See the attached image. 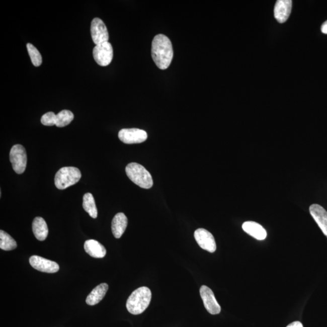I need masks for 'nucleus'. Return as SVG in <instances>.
Here are the masks:
<instances>
[{
	"instance_id": "6ab92c4d",
	"label": "nucleus",
	"mask_w": 327,
	"mask_h": 327,
	"mask_svg": "<svg viewBox=\"0 0 327 327\" xmlns=\"http://www.w3.org/2000/svg\"><path fill=\"white\" fill-rule=\"evenodd\" d=\"M83 209L92 218H97L98 216V210L95 204V201L93 195L91 193H87L83 196Z\"/></svg>"
},
{
	"instance_id": "f03ea898",
	"label": "nucleus",
	"mask_w": 327,
	"mask_h": 327,
	"mask_svg": "<svg viewBox=\"0 0 327 327\" xmlns=\"http://www.w3.org/2000/svg\"><path fill=\"white\" fill-rule=\"evenodd\" d=\"M151 299V291L148 287L138 288L131 294L126 303L128 311L134 315L140 314L146 310Z\"/></svg>"
},
{
	"instance_id": "4468645a",
	"label": "nucleus",
	"mask_w": 327,
	"mask_h": 327,
	"mask_svg": "<svg viewBox=\"0 0 327 327\" xmlns=\"http://www.w3.org/2000/svg\"><path fill=\"white\" fill-rule=\"evenodd\" d=\"M242 229L254 238L262 240L266 238L267 231L260 224L254 221H247L242 224Z\"/></svg>"
},
{
	"instance_id": "9d476101",
	"label": "nucleus",
	"mask_w": 327,
	"mask_h": 327,
	"mask_svg": "<svg viewBox=\"0 0 327 327\" xmlns=\"http://www.w3.org/2000/svg\"><path fill=\"white\" fill-rule=\"evenodd\" d=\"M200 295L204 307L209 313L218 314L221 312V308L217 302L213 291L209 287L203 285L200 288Z\"/></svg>"
},
{
	"instance_id": "7ed1b4c3",
	"label": "nucleus",
	"mask_w": 327,
	"mask_h": 327,
	"mask_svg": "<svg viewBox=\"0 0 327 327\" xmlns=\"http://www.w3.org/2000/svg\"><path fill=\"white\" fill-rule=\"evenodd\" d=\"M128 178L141 188L148 189L153 185L152 177L143 166L138 163L129 164L126 168Z\"/></svg>"
},
{
	"instance_id": "1a4fd4ad",
	"label": "nucleus",
	"mask_w": 327,
	"mask_h": 327,
	"mask_svg": "<svg viewBox=\"0 0 327 327\" xmlns=\"http://www.w3.org/2000/svg\"><path fill=\"white\" fill-rule=\"evenodd\" d=\"M196 241L201 249L210 253H214L216 250L215 239L213 234L204 228H198L195 231Z\"/></svg>"
},
{
	"instance_id": "0eeeda50",
	"label": "nucleus",
	"mask_w": 327,
	"mask_h": 327,
	"mask_svg": "<svg viewBox=\"0 0 327 327\" xmlns=\"http://www.w3.org/2000/svg\"><path fill=\"white\" fill-rule=\"evenodd\" d=\"M118 138L125 144H139L146 140L147 133L143 130L136 128L123 129L119 132Z\"/></svg>"
},
{
	"instance_id": "423d86ee",
	"label": "nucleus",
	"mask_w": 327,
	"mask_h": 327,
	"mask_svg": "<svg viewBox=\"0 0 327 327\" xmlns=\"http://www.w3.org/2000/svg\"><path fill=\"white\" fill-rule=\"evenodd\" d=\"M93 56L95 61L101 66H108L111 63L114 57V50L112 44L106 42L96 45L93 50Z\"/></svg>"
},
{
	"instance_id": "6e6552de",
	"label": "nucleus",
	"mask_w": 327,
	"mask_h": 327,
	"mask_svg": "<svg viewBox=\"0 0 327 327\" xmlns=\"http://www.w3.org/2000/svg\"><path fill=\"white\" fill-rule=\"evenodd\" d=\"M91 32L92 40L98 44L108 42L109 35L105 23L99 18H95L91 23Z\"/></svg>"
},
{
	"instance_id": "dca6fc26",
	"label": "nucleus",
	"mask_w": 327,
	"mask_h": 327,
	"mask_svg": "<svg viewBox=\"0 0 327 327\" xmlns=\"http://www.w3.org/2000/svg\"><path fill=\"white\" fill-rule=\"evenodd\" d=\"M84 248L88 254L95 258H103L106 255V250L105 247L96 240H86Z\"/></svg>"
},
{
	"instance_id": "393cba45",
	"label": "nucleus",
	"mask_w": 327,
	"mask_h": 327,
	"mask_svg": "<svg viewBox=\"0 0 327 327\" xmlns=\"http://www.w3.org/2000/svg\"><path fill=\"white\" fill-rule=\"evenodd\" d=\"M321 31H322L323 34H327V21L324 22L322 26H321Z\"/></svg>"
},
{
	"instance_id": "2eb2a0df",
	"label": "nucleus",
	"mask_w": 327,
	"mask_h": 327,
	"mask_svg": "<svg viewBox=\"0 0 327 327\" xmlns=\"http://www.w3.org/2000/svg\"><path fill=\"white\" fill-rule=\"evenodd\" d=\"M128 220L123 213H118L112 222V231L116 238H120L127 228Z\"/></svg>"
},
{
	"instance_id": "f8f14e48",
	"label": "nucleus",
	"mask_w": 327,
	"mask_h": 327,
	"mask_svg": "<svg viewBox=\"0 0 327 327\" xmlns=\"http://www.w3.org/2000/svg\"><path fill=\"white\" fill-rule=\"evenodd\" d=\"M291 8L292 1L291 0H278L274 9L275 19L280 23L286 22L291 14Z\"/></svg>"
},
{
	"instance_id": "b1692460",
	"label": "nucleus",
	"mask_w": 327,
	"mask_h": 327,
	"mask_svg": "<svg viewBox=\"0 0 327 327\" xmlns=\"http://www.w3.org/2000/svg\"><path fill=\"white\" fill-rule=\"evenodd\" d=\"M287 327H304V326L299 321H295V322L290 323Z\"/></svg>"
},
{
	"instance_id": "20e7f679",
	"label": "nucleus",
	"mask_w": 327,
	"mask_h": 327,
	"mask_svg": "<svg viewBox=\"0 0 327 327\" xmlns=\"http://www.w3.org/2000/svg\"><path fill=\"white\" fill-rule=\"evenodd\" d=\"M81 178V172L75 167L62 168L55 177V185L59 190H64L78 182Z\"/></svg>"
},
{
	"instance_id": "39448f33",
	"label": "nucleus",
	"mask_w": 327,
	"mask_h": 327,
	"mask_svg": "<svg viewBox=\"0 0 327 327\" xmlns=\"http://www.w3.org/2000/svg\"><path fill=\"white\" fill-rule=\"evenodd\" d=\"M10 158L14 171L17 174H23L28 160L25 147L20 144L14 145L10 151Z\"/></svg>"
},
{
	"instance_id": "f3484780",
	"label": "nucleus",
	"mask_w": 327,
	"mask_h": 327,
	"mask_svg": "<svg viewBox=\"0 0 327 327\" xmlns=\"http://www.w3.org/2000/svg\"><path fill=\"white\" fill-rule=\"evenodd\" d=\"M109 285L106 283L101 284L95 287L86 298V303L89 305H95L102 301L105 298Z\"/></svg>"
},
{
	"instance_id": "aec40b11",
	"label": "nucleus",
	"mask_w": 327,
	"mask_h": 327,
	"mask_svg": "<svg viewBox=\"0 0 327 327\" xmlns=\"http://www.w3.org/2000/svg\"><path fill=\"white\" fill-rule=\"evenodd\" d=\"M17 243L10 234L4 230L0 231V248L6 251H13L16 249Z\"/></svg>"
},
{
	"instance_id": "f257e3e1",
	"label": "nucleus",
	"mask_w": 327,
	"mask_h": 327,
	"mask_svg": "<svg viewBox=\"0 0 327 327\" xmlns=\"http://www.w3.org/2000/svg\"><path fill=\"white\" fill-rule=\"evenodd\" d=\"M151 56L156 66L161 70L170 66L174 58V50L170 39L159 34L154 37L151 44Z\"/></svg>"
},
{
	"instance_id": "412c9836",
	"label": "nucleus",
	"mask_w": 327,
	"mask_h": 327,
	"mask_svg": "<svg viewBox=\"0 0 327 327\" xmlns=\"http://www.w3.org/2000/svg\"><path fill=\"white\" fill-rule=\"evenodd\" d=\"M74 115L72 112L68 110H63L56 115V126L58 127L66 126L72 121Z\"/></svg>"
},
{
	"instance_id": "5701e85b",
	"label": "nucleus",
	"mask_w": 327,
	"mask_h": 327,
	"mask_svg": "<svg viewBox=\"0 0 327 327\" xmlns=\"http://www.w3.org/2000/svg\"><path fill=\"white\" fill-rule=\"evenodd\" d=\"M56 115L55 113L49 112L43 115L41 122L44 126H52L56 124Z\"/></svg>"
},
{
	"instance_id": "a211bd4d",
	"label": "nucleus",
	"mask_w": 327,
	"mask_h": 327,
	"mask_svg": "<svg viewBox=\"0 0 327 327\" xmlns=\"http://www.w3.org/2000/svg\"><path fill=\"white\" fill-rule=\"evenodd\" d=\"M32 230L35 237L40 241H43L48 235V227L43 218L37 217L32 223Z\"/></svg>"
},
{
	"instance_id": "9b49d317",
	"label": "nucleus",
	"mask_w": 327,
	"mask_h": 327,
	"mask_svg": "<svg viewBox=\"0 0 327 327\" xmlns=\"http://www.w3.org/2000/svg\"><path fill=\"white\" fill-rule=\"evenodd\" d=\"M29 263L33 268L41 272L54 273L57 272L59 269L58 264L55 262L36 255L30 258Z\"/></svg>"
},
{
	"instance_id": "ddd939ff",
	"label": "nucleus",
	"mask_w": 327,
	"mask_h": 327,
	"mask_svg": "<svg viewBox=\"0 0 327 327\" xmlns=\"http://www.w3.org/2000/svg\"><path fill=\"white\" fill-rule=\"evenodd\" d=\"M310 212L321 230L327 237V212L322 206L313 204L310 207Z\"/></svg>"
},
{
	"instance_id": "4be33fe9",
	"label": "nucleus",
	"mask_w": 327,
	"mask_h": 327,
	"mask_svg": "<svg viewBox=\"0 0 327 327\" xmlns=\"http://www.w3.org/2000/svg\"><path fill=\"white\" fill-rule=\"evenodd\" d=\"M27 49H28L32 64L35 67H39L43 62L42 56H41L39 51H38L36 47L31 43L27 44Z\"/></svg>"
}]
</instances>
